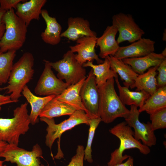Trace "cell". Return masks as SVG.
Wrapping results in <instances>:
<instances>
[{"label":"cell","mask_w":166,"mask_h":166,"mask_svg":"<svg viewBox=\"0 0 166 166\" xmlns=\"http://www.w3.org/2000/svg\"><path fill=\"white\" fill-rule=\"evenodd\" d=\"M114 84V78L113 77L98 87L99 93L98 114L101 121L106 124L112 123L118 117L125 118L130 112L117 93Z\"/></svg>","instance_id":"6da1fadb"},{"label":"cell","mask_w":166,"mask_h":166,"mask_svg":"<svg viewBox=\"0 0 166 166\" xmlns=\"http://www.w3.org/2000/svg\"><path fill=\"white\" fill-rule=\"evenodd\" d=\"M34 64L32 54L25 53L13 64L8 84L5 87H0V91L6 90V93L10 94L11 100L18 101L24 88L33 79L34 72Z\"/></svg>","instance_id":"7a4b0ae2"},{"label":"cell","mask_w":166,"mask_h":166,"mask_svg":"<svg viewBox=\"0 0 166 166\" xmlns=\"http://www.w3.org/2000/svg\"><path fill=\"white\" fill-rule=\"evenodd\" d=\"M28 104L25 102L14 109L12 118H0V141L18 146L20 136L25 134L30 128ZM1 109L0 106V111Z\"/></svg>","instance_id":"3957f363"},{"label":"cell","mask_w":166,"mask_h":166,"mask_svg":"<svg viewBox=\"0 0 166 166\" xmlns=\"http://www.w3.org/2000/svg\"><path fill=\"white\" fill-rule=\"evenodd\" d=\"M109 131L119 139L120 144L118 148L111 153L110 159L107 163L108 166L120 164L128 159L130 156L123 155L124 151L127 149L136 148L145 155L150 153L151 150L149 147L135 138L134 132L125 121L115 125L109 129Z\"/></svg>","instance_id":"277c9868"},{"label":"cell","mask_w":166,"mask_h":166,"mask_svg":"<svg viewBox=\"0 0 166 166\" xmlns=\"http://www.w3.org/2000/svg\"><path fill=\"white\" fill-rule=\"evenodd\" d=\"M3 20L5 30L0 41V51H16L22 46L25 42L28 26L16 15L14 9L5 12Z\"/></svg>","instance_id":"5b68a950"},{"label":"cell","mask_w":166,"mask_h":166,"mask_svg":"<svg viewBox=\"0 0 166 166\" xmlns=\"http://www.w3.org/2000/svg\"><path fill=\"white\" fill-rule=\"evenodd\" d=\"M40 119L48 125L46 129L47 133L45 136L46 145L51 149L55 140L58 139V152L55 158L60 159L63 156L60 146V138L62 134L80 124H84L89 125L90 119L84 111L77 110L69 116V118L58 124L55 123L54 118L41 117Z\"/></svg>","instance_id":"8992f818"},{"label":"cell","mask_w":166,"mask_h":166,"mask_svg":"<svg viewBox=\"0 0 166 166\" xmlns=\"http://www.w3.org/2000/svg\"><path fill=\"white\" fill-rule=\"evenodd\" d=\"M75 56L70 50L64 54L61 59L55 62L49 61L52 68L57 72L58 78L65 80L69 85L76 84L86 77L85 69L77 61Z\"/></svg>","instance_id":"52a82bcc"},{"label":"cell","mask_w":166,"mask_h":166,"mask_svg":"<svg viewBox=\"0 0 166 166\" xmlns=\"http://www.w3.org/2000/svg\"><path fill=\"white\" fill-rule=\"evenodd\" d=\"M42 154V149L38 144L33 146L31 151L8 144L0 157L5 158L4 162L16 163L17 166H41L39 158H43Z\"/></svg>","instance_id":"ba28073f"},{"label":"cell","mask_w":166,"mask_h":166,"mask_svg":"<svg viewBox=\"0 0 166 166\" xmlns=\"http://www.w3.org/2000/svg\"><path fill=\"white\" fill-rule=\"evenodd\" d=\"M44 61L45 67L35 88L34 92L39 96H58L70 85L55 76L49 61L44 60Z\"/></svg>","instance_id":"9c48e42d"},{"label":"cell","mask_w":166,"mask_h":166,"mask_svg":"<svg viewBox=\"0 0 166 166\" xmlns=\"http://www.w3.org/2000/svg\"><path fill=\"white\" fill-rule=\"evenodd\" d=\"M112 19V25L117 28L119 33L117 40L119 44L125 41L132 43L144 34L130 14L119 13L113 16Z\"/></svg>","instance_id":"30bf717a"},{"label":"cell","mask_w":166,"mask_h":166,"mask_svg":"<svg viewBox=\"0 0 166 166\" xmlns=\"http://www.w3.org/2000/svg\"><path fill=\"white\" fill-rule=\"evenodd\" d=\"M80 95L86 113L90 119L100 117L98 114L99 93L92 69L81 87Z\"/></svg>","instance_id":"8fae6325"},{"label":"cell","mask_w":166,"mask_h":166,"mask_svg":"<svg viewBox=\"0 0 166 166\" xmlns=\"http://www.w3.org/2000/svg\"><path fill=\"white\" fill-rule=\"evenodd\" d=\"M129 113L125 118V121L127 124L134 129V137L137 140L142 141L143 144L151 147L156 144V138L154 132L151 129V123L141 122L139 120L140 113L137 107L131 105Z\"/></svg>","instance_id":"7c38bea8"},{"label":"cell","mask_w":166,"mask_h":166,"mask_svg":"<svg viewBox=\"0 0 166 166\" xmlns=\"http://www.w3.org/2000/svg\"><path fill=\"white\" fill-rule=\"evenodd\" d=\"M97 38L95 36H84L78 39L77 44L69 46L70 50L75 54V58L81 65L87 61L95 60L98 64L102 63L104 61L100 59L96 54L95 47Z\"/></svg>","instance_id":"4fadbf2b"},{"label":"cell","mask_w":166,"mask_h":166,"mask_svg":"<svg viewBox=\"0 0 166 166\" xmlns=\"http://www.w3.org/2000/svg\"><path fill=\"white\" fill-rule=\"evenodd\" d=\"M155 43L150 39L141 38L130 45L120 46L114 56L122 60L143 57L154 52Z\"/></svg>","instance_id":"5bb4252c"},{"label":"cell","mask_w":166,"mask_h":166,"mask_svg":"<svg viewBox=\"0 0 166 166\" xmlns=\"http://www.w3.org/2000/svg\"><path fill=\"white\" fill-rule=\"evenodd\" d=\"M68 28L61 33V37L76 41L84 36L97 37L96 33L91 30L89 22L80 17H70L67 20Z\"/></svg>","instance_id":"9a60e30c"},{"label":"cell","mask_w":166,"mask_h":166,"mask_svg":"<svg viewBox=\"0 0 166 166\" xmlns=\"http://www.w3.org/2000/svg\"><path fill=\"white\" fill-rule=\"evenodd\" d=\"M118 32L117 28L113 26H108L104 30L102 35L97 38L96 45L100 48L99 56L105 59L108 56H114L118 50L120 46L116 36Z\"/></svg>","instance_id":"2e32d148"},{"label":"cell","mask_w":166,"mask_h":166,"mask_svg":"<svg viewBox=\"0 0 166 166\" xmlns=\"http://www.w3.org/2000/svg\"><path fill=\"white\" fill-rule=\"evenodd\" d=\"M166 59L161 53L153 52L143 57L125 58L122 60L124 63L130 66L136 73L140 75L151 67L159 66Z\"/></svg>","instance_id":"e0dca14e"},{"label":"cell","mask_w":166,"mask_h":166,"mask_svg":"<svg viewBox=\"0 0 166 166\" xmlns=\"http://www.w3.org/2000/svg\"><path fill=\"white\" fill-rule=\"evenodd\" d=\"M47 2L46 0H30L20 2L15 13L28 26L33 20L39 19L42 8Z\"/></svg>","instance_id":"ac0fdd59"},{"label":"cell","mask_w":166,"mask_h":166,"mask_svg":"<svg viewBox=\"0 0 166 166\" xmlns=\"http://www.w3.org/2000/svg\"><path fill=\"white\" fill-rule=\"evenodd\" d=\"M41 14L46 25L41 35L42 39L45 43L52 45L58 44L61 40V26L55 18L49 15L47 10L42 9Z\"/></svg>","instance_id":"d6986e66"},{"label":"cell","mask_w":166,"mask_h":166,"mask_svg":"<svg viewBox=\"0 0 166 166\" xmlns=\"http://www.w3.org/2000/svg\"><path fill=\"white\" fill-rule=\"evenodd\" d=\"M22 93L31 106V110L29 115L30 124L34 125L38 122V117L42 109L56 96H37L32 93L27 85L24 88Z\"/></svg>","instance_id":"ffe728a7"},{"label":"cell","mask_w":166,"mask_h":166,"mask_svg":"<svg viewBox=\"0 0 166 166\" xmlns=\"http://www.w3.org/2000/svg\"><path fill=\"white\" fill-rule=\"evenodd\" d=\"M106 57L110 61L111 69L119 75L121 80L123 81L124 86L131 88L139 74L130 66L124 63L122 60L119 59L112 55Z\"/></svg>","instance_id":"44dd1931"},{"label":"cell","mask_w":166,"mask_h":166,"mask_svg":"<svg viewBox=\"0 0 166 166\" xmlns=\"http://www.w3.org/2000/svg\"><path fill=\"white\" fill-rule=\"evenodd\" d=\"M86 78L76 84L70 85L61 94L56 96L55 98L77 110H82L86 113V110L83 104L80 95L81 87Z\"/></svg>","instance_id":"7402d4cb"},{"label":"cell","mask_w":166,"mask_h":166,"mask_svg":"<svg viewBox=\"0 0 166 166\" xmlns=\"http://www.w3.org/2000/svg\"><path fill=\"white\" fill-rule=\"evenodd\" d=\"M115 80L119 92V97L125 105H134L137 108H140L150 96L149 94L144 91H131L128 88L122 86L118 77L115 78Z\"/></svg>","instance_id":"603a6c76"},{"label":"cell","mask_w":166,"mask_h":166,"mask_svg":"<svg viewBox=\"0 0 166 166\" xmlns=\"http://www.w3.org/2000/svg\"><path fill=\"white\" fill-rule=\"evenodd\" d=\"M158 66L151 67L147 72L139 75L131 88L132 89L136 88V91H143L150 95L152 94L157 89L155 77Z\"/></svg>","instance_id":"cb8c5ba5"},{"label":"cell","mask_w":166,"mask_h":166,"mask_svg":"<svg viewBox=\"0 0 166 166\" xmlns=\"http://www.w3.org/2000/svg\"><path fill=\"white\" fill-rule=\"evenodd\" d=\"M76 110L75 108L56 100L54 97L46 105L39 117L52 119L64 115L70 116Z\"/></svg>","instance_id":"d4e9b609"},{"label":"cell","mask_w":166,"mask_h":166,"mask_svg":"<svg viewBox=\"0 0 166 166\" xmlns=\"http://www.w3.org/2000/svg\"><path fill=\"white\" fill-rule=\"evenodd\" d=\"M166 108V86L158 88L138 109L140 113L146 111L149 115Z\"/></svg>","instance_id":"484cf974"},{"label":"cell","mask_w":166,"mask_h":166,"mask_svg":"<svg viewBox=\"0 0 166 166\" xmlns=\"http://www.w3.org/2000/svg\"><path fill=\"white\" fill-rule=\"evenodd\" d=\"M93 62L87 61L83 64V66L92 68L98 87L105 84L108 79L118 77V74L111 69L110 61L107 58L105 59L102 63L97 65H94Z\"/></svg>","instance_id":"4316f807"},{"label":"cell","mask_w":166,"mask_h":166,"mask_svg":"<svg viewBox=\"0 0 166 166\" xmlns=\"http://www.w3.org/2000/svg\"><path fill=\"white\" fill-rule=\"evenodd\" d=\"M16 51H0V85L8 81L13 65V61L16 55Z\"/></svg>","instance_id":"83f0119b"},{"label":"cell","mask_w":166,"mask_h":166,"mask_svg":"<svg viewBox=\"0 0 166 166\" xmlns=\"http://www.w3.org/2000/svg\"><path fill=\"white\" fill-rule=\"evenodd\" d=\"M101 121L100 117L90 119L89 135L87 145L84 150V160H87L89 163H92L93 161L92 155L91 146L96 130Z\"/></svg>","instance_id":"f1b7e54d"},{"label":"cell","mask_w":166,"mask_h":166,"mask_svg":"<svg viewBox=\"0 0 166 166\" xmlns=\"http://www.w3.org/2000/svg\"><path fill=\"white\" fill-rule=\"evenodd\" d=\"M151 128L153 131L166 128V108L150 115Z\"/></svg>","instance_id":"f546056e"},{"label":"cell","mask_w":166,"mask_h":166,"mask_svg":"<svg viewBox=\"0 0 166 166\" xmlns=\"http://www.w3.org/2000/svg\"><path fill=\"white\" fill-rule=\"evenodd\" d=\"M84 147L82 145H78L76 153L71 158L70 161L67 166H84ZM41 166H45L43 164Z\"/></svg>","instance_id":"4dcf8cb0"},{"label":"cell","mask_w":166,"mask_h":166,"mask_svg":"<svg viewBox=\"0 0 166 166\" xmlns=\"http://www.w3.org/2000/svg\"><path fill=\"white\" fill-rule=\"evenodd\" d=\"M157 70L159 72L156 79L157 88L166 86V59L160 64Z\"/></svg>","instance_id":"1f68e13d"},{"label":"cell","mask_w":166,"mask_h":166,"mask_svg":"<svg viewBox=\"0 0 166 166\" xmlns=\"http://www.w3.org/2000/svg\"><path fill=\"white\" fill-rule=\"evenodd\" d=\"M23 0H0V9L6 12L11 9L16 10L18 5Z\"/></svg>","instance_id":"d6a6232c"},{"label":"cell","mask_w":166,"mask_h":166,"mask_svg":"<svg viewBox=\"0 0 166 166\" xmlns=\"http://www.w3.org/2000/svg\"><path fill=\"white\" fill-rule=\"evenodd\" d=\"M6 11L0 9V41L5 31V26L3 20V17Z\"/></svg>","instance_id":"836d02e7"},{"label":"cell","mask_w":166,"mask_h":166,"mask_svg":"<svg viewBox=\"0 0 166 166\" xmlns=\"http://www.w3.org/2000/svg\"><path fill=\"white\" fill-rule=\"evenodd\" d=\"M128 159V160L124 163H122L120 164L112 166H134L133 158L130 156Z\"/></svg>","instance_id":"e575fe53"},{"label":"cell","mask_w":166,"mask_h":166,"mask_svg":"<svg viewBox=\"0 0 166 166\" xmlns=\"http://www.w3.org/2000/svg\"><path fill=\"white\" fill-rule=\"evenodd\" d=\"M11 100L10 95L6 96L0 94V102H6Z\"/></svg>","instance_id":"d590c367"},{"label":"cell","mask_w":166,"mask_h":166,"mask_svg":"<svg viewBox=\"0 0 166 166\" xmlns=\"http://www.w3.org/2000/svg\"><path fill=\"white\" fill-rule=\"evenodd\" d=\"M8 144L6 142L0 141V155L4 151Z\"/></svg>","instance_id":"8d00e7d4"},{"label":"cell","mask_w":166,"mask_h":166,"mask_svg":"<svg viewBox=\"0 0 166 166\" xmlns=\"http://www.w3.org/2000/svg\"><path fill=\"white\" fill-rule=\"evenodd\" d=\"M18 102V101H17L11 100L10 101L6 102H0V106L4 105H6V104L10 103H16Z\"/></svg>","instance_id":"74e56055"},{"label":"cell","mask_w":166,"mask_h":166,"mask_svg":"<svg viewBox=\"0 0 166 166\" xmlns=\"http://www.w3.org/2000/svg\"><path fill=\"white\" fill-rule=\"evenodd\" d=\"M165 57H166V48L162 51V53H161Z\"/></svg>","instance_id":"f35d334b"},{"label":"cell","mask_w":166,"mask_h":166,"mask_svg":"<svg viewBox=\"0 0 166 166\" xmlns=\"http://www.w3.org/2000/svg\"><path fill=\"white\" fill-rule=\"evenodd\" d=\"M4 162V161L1 160H0V166H3V163Z\"/></svg>","instance_id":"ab89813d"},{"label":"cell","mask_w":166,"mask_h":166,"mask_svg":"<svg viewBox=\"0 0 166 166\" xmlns=\"http://www.w3.org/2000/svg\"><path fill=\"white\" fill-rule=\"evenodd\" d=\"M3 166H6V164L4 165Z\"/></svg>","instance_id":"60d3db41"}]
</instances>
